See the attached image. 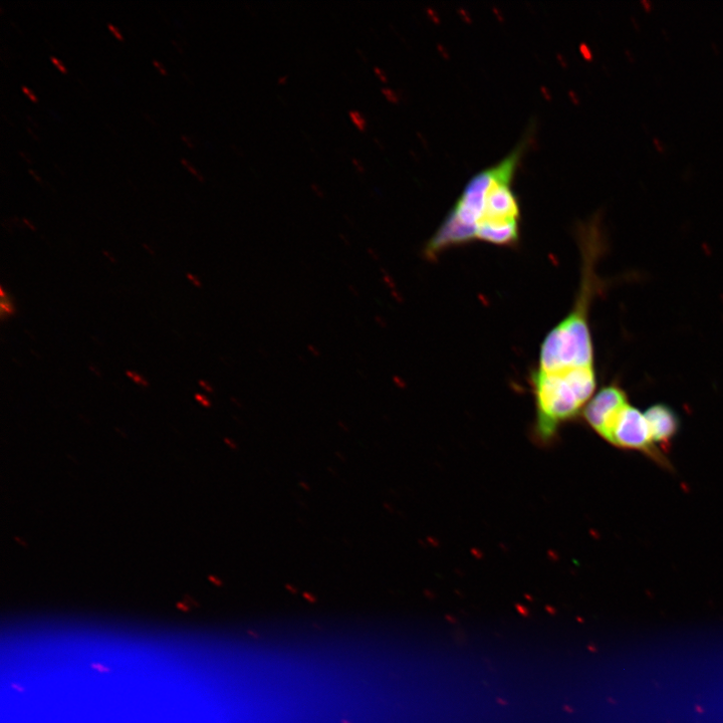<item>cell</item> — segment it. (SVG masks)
Returning <instances> with one entry per match:
<instances>
[{"mask_svg":"<svg viewBox=\"0 0 723 723\" xmlns=\"http://www.w3.org/2000/svg\"><path fill=\"white\" fill-rule=\"evenodd\" d=\"M536 398V435L551 442L560 427L576 418L593 398L597 386L595 368H576L561 372L537 370L532 374Z\"/></svg>","mask_w":723,"mask_h":723,"instance_id":"obj_2","label":"cell"},{"mask_svg":"<svg viewBox=\"0 0 723 723\" xmlns=\"http://www.w3.org/2000/svg\"><path fill=\"white\" fill-rule=\"evenodd\" d=\"M127 375H128L132 380H134L136 383L141 384V385H147V382H146L141 376H139L138 374L129 371V372H127Z\"/></svg>","mask_w":723,"mask_h":723,"instance_id":"obj_8","label":"cell"},{"mask_svg":"<svg viewBox=\"0 0 723 723\" xmlns=\"http://www.w3.org/2000/svg\"><path fill=\"white\" fill-rule=\"evenodd\" d=\"M598 258L595 254L584 255L580 296L572 313L548 334L542 344L539 370L561 372L594 367L589 310L593 297L601 289L595 273Z\"/></svg>","mask_w":723,"mask_h":723,"instance_id":"obj_1","label":"cell"},{"mask_svg":"<svg viewBox=\"0 0 723 723\" xmlns=\"http://www.w3.org/2000/svg\"><path fill=\"white\" fill-rule=\"evenodd\" d=\"M22 89H23V91L29 96V98H30L32 101H34V102H37V101H38V98L36 97V95H35L28 87L22 86Z\"/></svg>","mask_w":723,"mask_h":723,"instance_id":"obj_11","label":"cell"},{"mask_svg":"<svg viewBox=\"0 0 723 723\" xmlns=\"http://www.w3.org/2000/svg\"><path fill=\"white\" fill-rule=\"evenodd\" d=\"M351 120L353 121L354 125L360 130L365 131L367 128V121L365 117L358 111H352L350 113Z\"/></svg>","mask_w":723,"mask_h":723,"instance_id":"obj_6","label":"cell"},{"mask_svg":"<svg viewBox=\"0 0 723 723\" xmlns=\"http://www.w3.org/2000/svg\"><path fill=\"white\" fill-rule=\"evenodd\" d=\"M50 59H51V61L53 62V64H54L61 72L67 73V68L65 67V65L63 64L62 61H60L57 57H54V56H52Z\"/></svg>","mask_w":723,"mask_h":723,"instance_id":"obj_9","label":"cell"},{"mask_svg":"<svg viewBox=\"0 0 723 723\" xmlns=\"http://www.w3.org/2000/svg\"><path fill=\"white\" fill-rule=\"evenodd\" d=\"M181 163L187 168V170L193 174L195 177H197L200 181H203L202 175H200L197 170L188 162V160L181 158Z\"/></svg>","mask_w":723,"mask_h":723,"instance_id":"obj_7","label":"cell"},{"mask_svg":"<svg viewBox=\"0 0 723 723\" xmlns=\"http://www.w3.org/2000/svg\"><path fill=\"white\" fill-rule=\"evenodd\" d=\"M29 172L38 182H43L42 178H40V176L33 169H30Z\"/></svg>","mask_w":723,"mask_h":723,"instance_id":"obj_13","label":"cell"},{"mask_svg":"<svg viewBox=\"0 0 723 723\" xmlns=\"http://www.w3.org/2000/svg\"><path fill=\"white\" fill-rule=\"evenodd\" d=\"M20 154H21L24 158H26L28 162H32L23 151H20Z\"/></svg>","mask_w":723,"mask_h":723,"instance_id":"obj_14","label":"cell"},{"mask_svg":"<svg viewBox=\"0 0 723 723\" xmlns=\"http://www.w3.org/2000/svg\"><path fill=\"white\" fill-rule=\"evenodd\" d=\"M654 443L667 444L677 434L680 426L675 411L665 404H655L644 413Z\"/></svg>","mask_w":723,"mask_h":723,"instance_id":"obj_5","label":"cell"},{"mask_svg":"<svg viewBox=\"0 0 723 723\" xmlns=\"http://www.w3.org/2000/svg\"><path fill=\"white\" fill-rule=\"evenodd\" d=\"M153 64H154V66L159 70V72H160L162 75H166V74H167L166 69L163 67V65H162L161 63H159L158 61L154 60V61H153Z\"/></svg>","mask_w":723,"mask_h":723,"instance_id":"obj_12","label":"cell"},{"mask_svg":"<svg viewBox=\"0 0 723 723\" xmlns=\"http://www.w3.org/2000/svg\"><path fill=\"white\" fill-rule=\"evenodd\" d=\"M108 29L113 33V35H114L118 40H121V41L124 40V37H123V35L121 34V32H120L113 24H110V23H109V24H108Z\"/></svg>","mask_w":723,"mask_h":723,"instance_id":"obj_10","label":"cell"},{"mask_svg":"<svg viewBox=\"0 0 723 723\" xmlns=\"http://www.w3.org/2000/svg\"><path fill=\"white\" fill-rule=\"evenodd\" d=\"M27 129H28V131H29L35 138H37V135L32 131L31 128L28 127ZM37 139H38V138H37Z\"/></svg>","mask_w":723,"mask_h":723,"instance_id":"obj_15","label":"cell"},{"mask_svg":"<svg viewBox=\"0 0 723 723\" xmlns=\"http://www.w3.org/2000/svg\"><path fill=\"white\" fill-rule=\"evenodd\" d=\"M609 442L624 449L648 453L654 451V442L645 414L630 404L620 414Z\"/></svg>","mask_w":723,"mask_h":723,"instance_id":"obj_4","label":"cell"},{"mask_svg":"<svg viewBox=\"0 0 723 723\" xmlns=\"http://www.w3.org/2000/svg\"><path fill=\"white\" fill-rule=\"evenodd\" d=\"M629 405L625 390L617 383L603 387L587 404L584 418L587 424L609 442L622 411Z\"/></svg>","mask_w":723,"mask_h":723,"instance_id":"obj_3","label":"cell"}]
</instances>
